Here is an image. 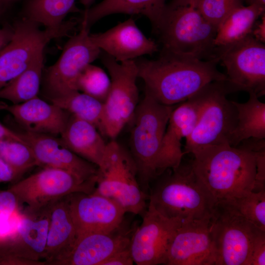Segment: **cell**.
Masks as SVG:
<instances>
[{"label":"cell","instance_id":"6da1fadb","mask_svg":"<svg viewBox=\"0 0 265 265\" xmlns=\"http://www.w3.org/2000/svg\"><path fill=\"white\" fill-rule=\"evenodd\" d=\"M145 91L159 103L174 106L188 100L210 82L227 80L217 58L200 60L161 49L156 59H135Z\"/></svg>","mask_w":265,"mask_h":265},{"label":"cell","instance_id":"7a4b0ae2","mask_svg":"<svg viewBox=\"0 0 265 265\" xmlns=\"http://www.w3.org/2000/svg\"><path fill=\"white\" fill-rule=\"evenodd\" d=\"M256 151L245 144L207 146L193 155L192 168L217 201L241 197L254 189Z\"/></svg>","mask_w":265,"mask_h":265},{"label":"cell","instance_id":"3957f363","mask_svg":"<svg viewBox=\"0 0 265 265\" xmlns=\"http://www.w3.org/2000/svg\"><path fill=\"white\" fill-rule=\"evenodd\" d=\"M152 183L148 204L164 217L182 223L211 218L217 200L195 174L191 160L182 161Z\"/></svg>","mask_w":265,"mask_h":265},{"label":"cell","instance_id":"277c9868","mask_svg":"<svg viewBox=\"0 0 265 265\" xmlns=\"http://www.w3.org/2000/svg\"><path fill=\"white\" fill-rule=\"evenodd\" d=\"M198 0H171L153 31L162 49L200 60L215 59L217 28L202 16Z\"/></svg>","mask_w":265,"mask_h":265},{"label":"cell","instance_id":"5b68a950","mask_svg":"<svg viewBox=\"0 0 265 265\" xmlns=\"http://www.w3.org/2000/svg\"><path fill=\"white\" fill-rule=\"evenodd\" d=\"M177 105L160 104L145 91L130 121V152L136 166L140 188L148 195L151 184L161 175V142L170 115Z\"/></svg>","mask_w":265,"mask_h":265},{"label":"cell","instance_id":"8992f818","mask_svg":"<svg viewBox=\"0 0 265 265\" xmlns=\"http://www.w3.org/2000/svg\"><path fill=\"white\" fill-rule=\"evenodd\" d=\"M93 193L114 200L126 212L142 215L147 208L148 195L140 188L136 166L130 151L114 139L107 143L102 161L98 166Z\"/></svg>","mask_w":265,"mask_h":265},{"label":"cell","instance_id":"52a82bcc","mask_svg":"<svg viewBox=\"0 0 265 265\" xmlns=\"http://www.w3.org/2000/svg\"><path fill=\"white\" fill-rule=\"evenodd\" d=\"M201 90L203 105L195 128L186 138L185 154L193 155L207 146L229 144L237 124V109L227 96L238 91L228 80L210 82Z\"/></svg>","mask_w":265,"mask_h":265},{"label":"cell","instance_id":"ba28073f","mask_svg":"<svg viewBox=\"0 0 265 265\" xmlns=\"http://www.w3.org/2000/svg\"><path fill=\"white\" fill-rule=\"evenodd\" d=\"M210 224L215 265H249L252 244L261 230L227 200L217 201Z\"/></svg>","mask_w":265,"mask_h":265},{"label":"cell","instance_id":"9c48e42d","mask_svg":"<svg viewBox=\"0 0 265 265\" xmlns=\"http://www.w3.org/2000/svg\"><path fill=\"white\" fill-rule=\"evenodd\" d=\"M100 57L107 70L111 85L103 103L101 133L114 139L132 119L139 103L135 59L118 62L101 51Z\"/></svg>","mask_w":265,"mask_h":265},{"label":"cell","instance_id":"30bf717a","mask_svg":"<svg viewBox=\"0 0 265 265\" xmlns=\"http://www.w3.org/2000/svg\"><path fill=\"white\" fill-rule=\"evenodd\" d=\"M77 25L73 20L58 28L42 30L38 24L26 18L17 22L12 39L0 52V90L44 52L51 40L68 35Z\"/></svg>","mask_w":265,"mask_h":265},{"label":"cell","instance_id":"8fae6325","mask_svg":"<svg viewBox=\"0 0 265 265\" xmlns=\"http://www.w3.org/2000/svg\"><path fill=\"white\" fill-rule=\"evenodd\" d=\"M96 181L97 178L81 181L64 170L45 167L14 183L9 189L15 195L19 206L26 205L25 212L35 214L72 193H93Z\"/></svg>","mask_w":265,"mask_h":265},{"label":"cell","instance_id":"7c38bea8","mask_svg":"<svg viewBox=\"0 0 265 265\" xmlns=\"http://www.w3.org/2000/svg\"><path fill=\"white\" fill-rule=\"evenodd\" d=\"M80 26L79 32L68 40L56 62L43 70L42 90L49 102L78 91L80 75L100 56L102 51L91 41L90 29Z\"/></svg>","mask_w":265,"mask_h":265},{"label":"cell","instance_id":"4fadbf2b","mask_svg":"<svg viewBox=\"0 0 265 265\" xmlns=\"http://www.w3.org/2000/svg\"><path fill=\"white\" fill-rule=\"evenodd\" d=\"M215 56L226 70L228 80L237 91L265 93V45L252 34L226 46L216 48Z\"/></svg>","mask_w":265,"mask_h":265},{"label":"cell","instance_id":"5bb4252c","mask_svg":"<svg viewBox=\"0 0 265 265\" xmlns=\"http://www.w3.org/2000/svg\"><path fill=\"white\" fill-rule=\"evenodd\" d=\"M52 206L38 213L22 212L13 232L0 239V265H46L40 260L46 245Z\"/></svg>","mask_w":265,"mask_h":265},{"label":"cell","instance_id":"9a60e30c","mask_svg":"<svg viewBox=\"0 0 265 265\" xmlns=\"http://www.w3.org/2000/svg\"><path fill=\"white\" fill-rule=\"evenodd\" d=\"M140 226L131 236L130 249L137 265H164L169 244L180 220L164 217L148 204Z\"/></svg>","mask_w":265,"mask_h":265},{"label":"cell","instance_id":"2e32d148","mask_svg":"<svg viewBox=\"0 0 265 265\" xmlns=\"http://www.w3.org/2000/svg\"><path fill=\"white\" fill-rule=\"evenodd\" d=\"M67 198L77 238L111 232L121 227L126 212L114 200L94 193L76 192Z\"/></svg>","mask_w":265,"mask_h":265},{"label":"cell","instance_id":"e0dca14e","mask_svg":"<svg viewBox=\"0 0 265 265\" xmlns=\"http://www.w3.org/2000/svg\"><path fill=\"white\" fill-rule=\"evenodd\" d=\"M32 149L38 166L64 170L83 182L97 178L98 167L80 157L56 136L17 132Z\"/></svg>","mask_w":265,"mask_h":265},{"label":"cell","instance_id":"ac0fdd59","mask_svg":"<svg viewBox=\"0 0 265 265\" xmlns=\"http://www.w3.org/2000/svg\"><path fill=\"white\" fill-rule=\"evenodd\" d=\"M210 218L182 223L168 249L166 265H215Z\"/></svg>","mask_w":265,"mask_h":265},{"label":"cell","instance_id":"d6986e66","mask_svg":"<svg viewBox=\"0 0 265 265\" xmlns=\"http://www.w3.org/2000/svg\"><path fill=\"white\" fill-rule=\"evenodd\" d=\"M201 89L172 110L162 138L159 158L161 174L169 169L177 167L185 153L181 148L183 138L189 136L197 123L203 105Z\"/></svg>","mask_w":265,"mask_h":265},{"label":"cell","instance_id":"ffe728a7","mask_svg":"<svg viewBox=\"0 0 265 265\" xmlns=\"http://www.w3.org/2000/svg\"><path fill=\"white\" fill-rule=\"evenodd\" d=\"M92 42L102 51L122 62L158 52L159 46L146 37L131 18L104 32L90 34Z\"/></svg>","mask_w":265,"mask_h":265},{"label":"cell","instance_id":"44dd1931","mask_svg":"<svg viewBox=\"0 0 265 265\" xmlns=\"http://www.w3.org/2000/svg\"><path fill=\"white\" fill-rule=\"evenodd\" d=\"M9 112L25 131L54 136L63 132L71 114L38 97L18 104L7 105Z\"/></svg>","mask_w":265,"mask_h":265},{"label":"cell","instance_id":"7402d4cb","mask_svg":"<svg viewBox=\"0 0 265 265\" xmlns=\"http://www.w3.org/2000/svg\"><path fill=\"white\" fill-rule=\"evenodd\" d=\"M91 233L77 238L72 249L59 265H101L116 251L130 245L131 237L119 232Z\"/></svg>","mask_w":265,"mask_h":265},{"label":"cell","instance_id":"603a6c76","mask_svg":"<svg viewBox=\"0 0 265 265\" xmlns=\"http://www.w3.org/2000/svg\"><path fill=\"white\" fill-rule=\"evenodd\" d=\"M77 234L67 196L53 204L43 259L46 265H59L70 252Z\"/></svg>","mask_w":265,"mask_h":265},{"label":"cell","instance_id":"cb8c5ba5","mask_svg":"<svg viewBox=\"0 0 265 265\" xmlns=\"http://www.w3.org/2000/svg\"><path fill=\"white\" fill-rule=\"evenodd\" d=\"M60 136L74 153L97 167L100 165L107 143L93 125L71 114Z\"/></svg>","mask_w":265,"mask_h":265},{"label":"cell","instance_id":"d4e9b609","mask_svg":"<svg viewBox=\"0 0 265 265\" xmlns=\"http://www.w3.org/2000/svg\"><path fill=\"white\" fill-rule=\"evenodd\" d=\"M167 0H103L82 12L81 24L89 29L97 22L108 15L123 13L142 15L151 23L153 30L157 27L166 8Z\"/></svg>","mask_w":265,"mask_h":265},{"label":"cell","instance_id":"484cf974","mask_svg":"<svg viewBox=\"0 0 265 265\" xmlns=\"http://www.w3.org/2000/svg\"><path fill=\"white\" fill-rule=\"evenodd\" d=\"M245 103L233 101L237 110V122L231 133L229 144L237 146L247 139L265 138V104L257 95L249 93Z\"/></svg>","mask_w":265,"mask_h":265},{"label":"cell","instance_id":"4316f807","mask_svg":"<svg viewBox=\"0 0 265 265\" xmlns=\"http://www.w3.org/2000/svg\"><path fill=\"white\" fill-rule=\"evenodd\" d=\"M264 13L265 6L254 4L234 8L218 26L215 47L233 44L251 35L256 22Z\"/></svg>","mask_w":265,"mask_h":265},{"label":"cell","instance_id":"83f0119b","mask_svg":"<svg viewBox=\"0 0 265 265\" xmlns=\"http://www.w3.org/2000/svg\"><path fill=\"white\" fill-rule=\"evenodd\" d=\"M44 52L0 90V99L18 104L38 97L44 70Z\"/></svg>","mask_w":265,"mask_h":265},{"label":"cell","instance_id":"f1b7e54d","mask_svg":"<svg viewBox=\"0 0 265 265\" xmlns=\"http://www.w3.org/2000/svg\"><path fill=\"white\" fill-rule=\"evenodd\" d=\"M82 12L75 0H31L26 7V19L54 29L62 25L68 14Z\"/></svg>","mask_w":265,"mask_h":265},{"label":"cell","instance_id":"f546056e","mask_svg":"<svg viewBox=\"0 0 265 265\" xmlns=\"http://www.w3.org/2000/svg\"><path fill=\"white\" fill-rule=\"evenodd\" d=\"M50 103L93 125L101 133L103 103L79 91Z\"/></svg>","mask_w":265,"mask_h":265},{"label":"cell","instance_id":"4dcf8cb0","mask_svg":"<svg viewBox=\"0 0 265 265\" xmlns=\"http://www.w3.org/2000/svg\"><path fill=\"white\" fill-rule=\"evenodd\" d=\"M0 157L13 169L15 182L19 181L30 169L38 166L30 147L26 143L13 139H0Z\"/></svg>","mask_w":265,"mask_h":265},{"label":"cell","instance_id":"1f68e13d","mask_svg":"<svg viewBox=\"0 0 265 265\" xmlns=\"http://www.w3.org/2000/svg\"><path fill=\"white\" fill-rule=\"evenodd\" d=\"M110 85V79L106 73L100 67L90 64L80 75L77 88L79 91L104 103Z\"/></svg>","mask_w":265,"mask_h":265},{"label":"cell","instance_id":"d6a6232c","mask_svg":"<svg viewBox=\"0 0 265 265\" xmlns=\"http://www.w3.org/2000/svg\"><path fill=\"white\" fill-rule=\"evenodd\" d=\"M227 201L247 220L265 231V189Z\"/></svg>","mask_w":265,"mask_h":265},{"label":"cell","instance_id":"836d02e7","mask_svg":"<svg viewBox=\"0 0 265 265\" xmlns=\"http://www.w3.org/2000/svg\"><path fill=\"white\" fill-rule=\"evenodd\" d=\"M19 208L17 198L11 191L0 190V239L16 228L22 214Z\"/></svg>","mask_w":265,"mask_h":265},{"label":"cell","instance_id":"e575fe53","mask_svg":"<svg viewBox=\"0 0 265 265\" xmlns=\"http://www.w3.org/2000/svg\"><path fill=\"white\" fill-rule=\"evenodd\" d=\"M198 7L204 19L217 28L236 7L216 0H198Z\"/></svg>","mask_w":265,"mask_h":265},{"label":"cell","instance_id":"d590c367","mask_svg":"<svg viewBox=\"0 0 265 265\" xmlns=\"http://www.w3.org/2000/svg\"><path fill=\"white\" fill-rule=\"evenodd\" d=\"M265 265V231L261 230L255 237L252 247L249 265Z\"/></svg>","mask_w":265,"mask_h":265},{"label":"cell","instance_id":"8d00e7d4","mask_svg":"<svg viewBox=\"0 0 265 265\" xmlns=\"http://www.w3.org/2000/svg\"><path fill=\"white\" fill-rule=\"evenodd\" d=\"M257 170L253 191L265 189V149L256 151Z\"/></svg>","mask_w":265,"mask_h":265},{"label":"cell","instance_id":"74e56055","mask_svg":"<svg viewBox=\"0 0 265 265\" xmlns=\"http://www.w3.org/2000/svg\"><path fill=\"white\" fill-rule=\"evenodd\" d=\"M133 263L129 245L115 252L101 265H132Z\"/></svg>","mask_w":265,"mask_h":265},{"label":"cell","instance_id":"f35d334b","mask_svg":"<svg viewBox=\"0 0 265 265\" xmlns=\"http://www.w3.org/2000/svg\"><path fill=\"white\" fill-rule=\"evenodd\" d=\"M6 105L7 104L4 103L0 102V111L4 110ZM5 138L13 139L26 143L17 132L11 130L0 121V139Z\"/></svg>","mask_w":265,"mask_h":265},{"label":"cell","instance_id":"ab89813d","mask_svg":"<svg viewBox=\"0 0 265 265\" xmlns=\"http://www.w3.org/2000/svg\"><path fill=\"white\" fill-rule=\"evenodd\" d=\"M15 182V176L12 167L0 157V183Z\"/></svg>","mask_w":265,"mask_h":265},{"label":"cell","instance_id":"60d3db41","mask_svg":"<svg viewBox=\"0 0 265 265\" xmlns=\"http://www.w3.org/2000/svg\"><path fill=\"white\" fill-rule=\"evenodd\" d=\"M261 20L256 21L251 32L252 35L256 40L265 43V13L261 16Z\"/></svg>","mask_w":265,"mask_h":265},{"label":"cell","instance_id":"b9f144b4","mask_svg":"<svg viewBox=\"0 0 265 265\" xmlns=\"http://www.w3.org/2000/svg\"><path fill=\"white\" fill-rule=\"evenodd\" d=\"M13 33V26H5L0 28V52L11 41Z\"/></svg>","mask_w":265,"mask_h":265},{"label":"cell","instance_id":"7bdbcfd3","mask_svg":"<svg viewBox=\"0 0 265 265\" xmlns=\"http://www.w3.org/2000/svg\"><path fill=\"white\" fill-rule=\"evenodd\" d=\"M222 2L226 3L234 7H237L242 4L243 0H216Z\"/></svg>","mask_w":265,"mask_h":265},{"label":"cell","instance_id":"ee69618b","mask_svg":"<svg viewBox=\"0 0 265 265\" xmlns=\"http://www.w3.org/2000/svg\"><path fill=\"white\" fill-rule=\"evenodd\" d=\"M248 5H257L265 7V0H244Z\"/></svg>","mask_w":265,"mask_h":265},{"label":"cell","instance_id":"f6af8a7d","mask_svg":"<svg viewBox=\"0 0 265 265\" xmlns=\"http://www.w3.org/2000/svg\"><path fill=\"white\" fill-rule=\"evenodd\" d=\"M81 3L84 6L85 9L90 7L95 0H80Z\"/></svg>","mask_w":265,"mask_h":265},{"label":"cell","instance_id":"bcb514c9","mask_svg":"<svg viewBox=\"0 0 265 265\" xmlns=\"http://www.w3.org/2000/svg\"><path fill=\"white\" fill-rule=\"evenodd\" d=\"M5 6V0H0V16L3 13Z\"/></svg>","mask_w":265,"mask_h":265}]
</instances>
